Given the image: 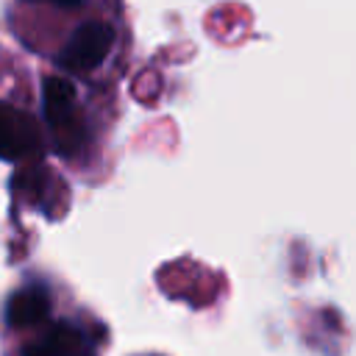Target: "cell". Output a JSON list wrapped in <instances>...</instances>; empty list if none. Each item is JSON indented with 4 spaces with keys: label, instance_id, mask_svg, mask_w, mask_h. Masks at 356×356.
<instances>
[{
    "label": "cell",
    "instance_id": "6da1fadb",
    "mask_svg": "<svg viewBox=\"0 0 356 356\" xmlns=\"http://www.w3.org/2000/svg\"><path fill=\"white\" fill-rule=\"evenodd\" d=\"M42 108H44V122L56 136L58 150L67 156L81 145V103L75 83L64 75H47L42 81Z\"/></svg>",
    "mask_w": 356,
    "mask_h": 356
},
{
    "label": "cell",
    "instance_id": "7a4b0ae2",
    "mask_svg": "<svg viewBox=\"0 0 356 356\" xmlns=\"http://www.w3.org/2000/svg\"><path fill=\"white\" fill-rule=\"evenodd\" d=\"M111 44H114V28L108 22H103V19L78 22L67 33L61 50L56 53V67H61L72 75L92 72L108 58Z\"/></svg>",
    "mask_w": 356,
    "mask_h": 356
},
{
    "label": "cell",
    "instance_id": "3957f363",
    "mask_svg": "<svg viewBox=\"0 0 356 356\" xmlns=\"http://www.w3.org/2000/svg\"><path fill=\"white\" fill-rule=\"evenodd\" d=\"M42 136L39 125L28 111H19L0 100V159L19 161L22 156H31L39 150Z\"/></svg>",
    "mask_w": 356,
    "mask_h": 356
},
{
    "label": "cell",
    "instance_id": "277c9868",
    "mask_svg": "<svg viewBox=\"0 0 356 356\" xmlns=\"http://www.w3.org/2000/svg\"><path fill=\"white\" fill-rule=\"evenodd\" d=\"M89 345L92 342L78 325L58 323V325H50L42 334V339L25 350V356H92Z\"/></svg>",
    "mask_w": 356,
    "mask_h": 356
},
{
    "label": "cell",
    "instance_id": "5b68a950",
    "mask_svg": "<svg viewBox=\"0 0 356 356\" xmlns=\"http://www.w3.org/2000/svg\"><path fill=\"white\" fill-rule=\"evenodd\" d=\"M47 292L42 286H25L8 300V323L11 325H33L47 314Z\"/></svg>",
    "mask_w": 356,
    "mask_h": 356
},
{
    "label": "cell",
    "instance_id": "8992f818",
    "mask_svg": "<svg viewBox=\"0 0 356 356\" xmlns=\"http://www.w3.org/2000/svg\"><path fill=\"white\" fill-rule=\"evenodd\" d=\"M22 3H47V6L61 8V11H75V8H83L89 0H22Z\"/></svg>",
    "mask_w": 356,
    "mask_h": 356
}]
</instances>
